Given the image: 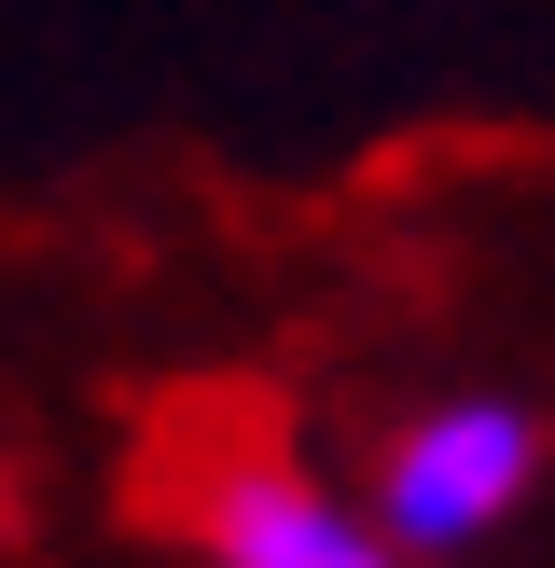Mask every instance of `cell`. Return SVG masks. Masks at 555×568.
I'll return each mask as SVG.
<instances>
[{
    "instance_id": "6da1fadb",
    "label": "cell",
    "mask_w": 555,
    "mask_h": 568,
    "mask_svg": "<svg viewBox=\"0 0 555 568\" xmlns=\"http://www.w3.org/2000/svg\"><path fill=\"white\" fill-rule=\"evenodd\" d=\"M139 527H181L209 568H403L375 541V514L320 486L278 444V416L250 388H181L139 416V471H125Z\"/></svg>"
},
{
    "instance_id": "7a4b0ae2",
    "label": "cell",
    "mask_w": 555,
    "mask_h": 568,
    "mask_svg": "<svg viewBox=\"0 0 555 568\" xmlns=\"http://www.w3.org/2000/svg\"><path fill=\"white\" fill-rule=\"evenodd\" d=\"M527 471H542L527 403L458 388V403H431L403 444H389V471H375V541L389 555H458V541H486V527L527 499Z\"/></svg>"
}]
</instances>
